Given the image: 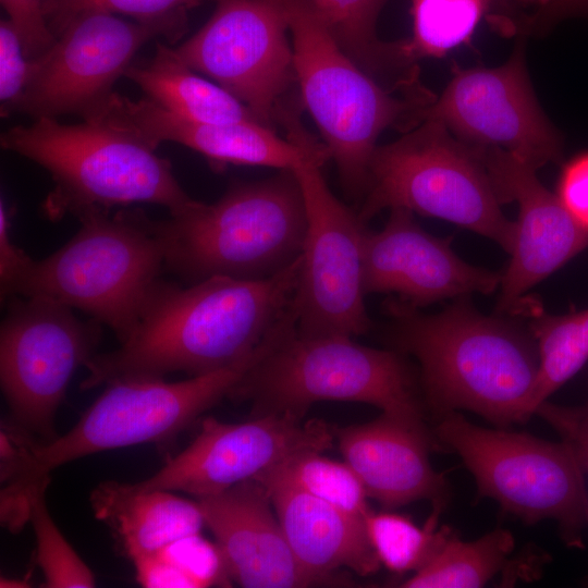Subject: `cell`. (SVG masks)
I'll return each mask as SVG.
<instances>
[{"label":"cell","mask_w":588,"mask_h":588,"mask_svg":"<svg viewBox=\"0 0 588 588\" xmlns=\"http://www.w3.org/2000/svg\"><path fill=\"white\" fill-rule=\"evenodd\" d=\"M299 268L301 257L262 280L212 277L186 286L163 280L131 336L85 364L81 389L175 371L198 376L257 355L294 313Z\"/></svg>","instance_id":"cell-1"},{"label":"cell","mask_w":588,"mask_h":588,"mask_svg":"<svg viewBox=\"0 0 588 588\" xmlns=\"http://www.w3.org/2000/svg\"><path fill=\"white\" fill-rule=\"evenodd\" d=\"M384 311L393 350L416 358L427 403L440 416L465 409L498 427L532 416L538 348L516 317L486 316L467 297L436 314L392 298Z\"/></svg>","instance_id":"cell-2"},{"label":"cell","mask_w":588,"mask_h":588,"mask_svg":"<svg viewBox=\"0 0 588 588\" xmlns=\"http://www.w3.org/2000/svg\"><path fill=\"white\" fill-rule=\"evenodd\" d=\"M292 38L295 79L338 169L344 192L364 197L382 132H407L434 100L424 88L397 96L343 49L308 0H281ZM419 87V86H417ZM415 87V88H417Z\"/></svg>","instance_id":"cell-3"},{"label":"cell","mask_w":588,"mask_h":588,"mask_svg":"<svg viewBox=\"0 0 588 588\" xmlns=\"http://www.w3.org/2000/svg\"><path fill=\"white\" fill-rule=\"evenodd\" d=\"M158 226L167 270L188 284L212 277L262 280L301 257L307 217L295 172L280 170L235 182L212 204L194 199Z\"/></svg>","instance_id":"cell-4"},{"label":"cell","mask_w":588,"mask_h":588,"mask_svg":"<svg viewBox=\"0 0 588 588\" xmlns=\"http://www.w3.org/2000/svg\"><path fill=\"white\" fill-rule=\"evenodd\" d=\"M77 219L76 234L48 257L33 259L2 302L51 298L109 327L123 343L164 280L158 220L138 208L91 210Z\"/></svg>","instance_id":"cell-5"},{"label":"cell","mask_w":588,"mask_h":588,"mask_svg":"<svg viewBox=\"0 0 588 588\" xmlns=\"http://www.w3.org/2000/svg\"><path fill=\"white\" fill-rule=\"evenodd\" d=\"M250 401L252 415L302 420L321 401L366 403L424 426L413 372L395 350L346 335H303L292 320L229 394Z\"/></svg>","instance_id":"cell-6"},{"label":"cell","mask_w":588,"mask_h":588,"mask_svg":"<svg viewBox=\"0 0 588 588\" xmlns=\"http://www.w3.org/2000/svg\"><path fill=\"white\" fill-rule=\"evenodd\" d=\"M0 144L49 172L54 186L41 212L51 221L134 203L160 205L175 215L194 201L177 182L171 162L155 148L98 122L62 124L39 118L30 125L9 128Z\"/></svg>","instance_id":"cell-7"},{"label":"cell","mask_w":588,"mask_h":588,"mask_svg":"<svg viewBox=\"0 0 588 588\" xmlns=\"http://www.w3.org/2000/svg\"><path fill=\"white\" fill-rule=\"evenodd\" d=\"M260 355L181 381L125 378L109 382L65 434L38 442L25 432L16 439L2 474V481L9 483L4 495L23 499L52 469L86 455L170 440L229 396Z\"/></svg>","instance_id":"cell-8"},{"label":"cell","mask_w":588,"mask_h":588,"mask_svg":"<svg viewBox=\"0 0 588 588\" xmlns=\"http://www.w3.org/2000/svg\"><path fill=\"white\" fill-rule=\"evenodd\" d=\"M502 205L477 149L426 118L397 140L377 146L357 213L367 223L383 209L404 208L480 234L510 254L516 226Z\"/></svg>","instance_id":"cell-9"},{"label":"cell","mask_w":588,"mask_h":588,"mask_svg":"<svg viewBox=\"0 0 588 588\" xmlns=\"http://www.w3.org/2000/svg\"><path fill=\"white\" fill-rule=\"evenodd\" d=\"M434 433L474 476L481 497L524 523H556L569 548H584L588 527L585 470L565 440L546 441L526 433L489 429L457 412L441 416Z\"/></svg>","instance_id":"cell-10"},{"label":"cell","mask_w":588,"mask_h":588,"mask_svg":"<svg viewBox=\"0 0 588 588\" xmlns=\"http://www.w3.org/2000/svg\"><path fill=\"white\" fill-rule=\"evenodd\" d=\"M0 328L1 388L15 422L42 441L75 370L95 355L102 323L42 296H12Z\"/></svg>","instance_id":"cell-11"},{"label":"cell","mask_w":588,"mask_h":588,"mask_svg":"<svg viewBox=\"0 0 588 588\" xmlns=\"http://www.w3.org/2000/svg\"><path fill=\"white\" fill-rule=\"evenodd\" d=\"M307 217L293 308L303 335L366 333L371 321L365 306L364 240L366 223L328 187L321 166L293 170Z\"/></svg>","instance_id":"cell-12"},{"label":"cell","mask_w":588,"mask_h":588,"mask_svg":"<svg viewBox=\"0 0 588 588\" xmlns=\"http://www.w3.org/2000/svg\"><path fill=\"white\" fill-rule=\"evenodd\" d=\"M186 28L187 15L155 21H126L107 12L76 16L33 59V76L15 110L35 119L83 117L112 93L146 42L158 37L174 42Z\"/></svg>","instance_id":"cell-13"},{"label":"cell","mask_w":588,"mask_h":588,"mask_svg":"<svg viewBox=\"0 0 588 588\" xmlns=\"http://www.w3.org/2000/svg\"><path fill=\"white\" fill-rule=\"evenodd\" d=\"M210 19L175 51L271 126L296 82L281 0H217Z\"/></svg>","instance_id":"cell-14"},{"label":"cell","mask_w":588,"mask_h":588,"mask_svg":"<svg viewBox=\"0 0 588 588\" xmlns=\"http://www.w3.org/2000/svg\"><path fill=\"white\" fill-rule=\"evenodd\" d=\"M497 68H453L444 91L426 111L462 142L501 149L530 168L556 162L562 138L540 108L524 50Z\"/></svg>","instance_id":"cell-15"},{"label":"cell","mask_w":588,"mask_h":588,"mask_svg":"<svg viewBox=\"0 0 588 588\" xmlns=\"http://www.w3.org/2000/svg\"><path fill=\"white\" fill-rule=\"evenodd\" d=\"M334 428L318 419L278 415L226 424L204 419L193 442L151 477L130 483L136 490L182 491L199 498L254 479L307 451L331 448Z\"/></svg>","instance_id":"cell-16"},{"label":"cell","mask_w":588,"mask_h":588,"mask_svg":"<svg viewBox=\"0 0 588 588\" xmlns=\"http://www.w3.org/2000/svg\"><path fill=\"white\" fill-rule=\"evenodd\" d=\"M83 118L137 137L155 149L163 142L186 146L204 156L216 171L228 166L294 170L307 163L322 166L330 159L324 144L310 137L292 112L283 119L285 138L259 121L194 122L146 96L133 100L114 91Z\"/></svg>","instance_id":"cell-17"},{"label":"cell","mask_w":588,"mask_h":588,"mask_svg":"<svg viewBox=\"0 0 588 588\" xmlns=\"http://www.w3.org/2000/svg\"><path fill=\"white\" fill-rule=\"evenodd\" d=\"M413 215L404 208H392L380 231L366 230V295L393 294L401 303L420 309L441 301L497 290L500 273L461 259L451 248V237L428 233Z\"/></svg>","instance_id":"cell-18"},{"label":"cell","mask_w":588,"mask_h":588,"mask_svg":"<svg viewBox=\"0 0 588 588\" xmlns=\"http://www.w3.org/2000/svg\"><path fill=\"white\" fill-rule=\"evenodd\" d=\"M502 201L518 217L511 260L501 278L497 313L510 315L526 293L588 246L580 228L536 175L535 169L492 147L474 146Z\"/></svg>","instance_id":"cell-19"},{"label":"cell","mask_w":588,"mask_h":588,"mask_svg":"<svg viewBox=\"0 0 588 588\" xmlns=\"http://www.w3.org/2000/svg\"><path fill=\"white\" fill-rule=\"evenodd\" d=\"M226 572L247 588H295L317 584L298 564L264 485L248 479L197 499Z\"/></svg>","instance_id":"cell-20"},{"label":"cell","mask_w":588,"mask_h":588,"mask_svg":"<svg viewBox=\"0 0 588 588\" xmlns=\"http://www.w3.org/2000/svg\"><path fill=\"white\" fill-rule=\"evenodd\" d=\"M334 433L368 497L385 507L422 499L444 506L448 483L430 464L425 426L382 414L367 424L334 428Z\"/></svg>","instance_id":"cell-21"},{"label":"cell","mask_w":588,"mask_h":588,"mask_svg":"<svg viewBox=\"0 0 588 588\" xmlns=\"http://www.w3.org/2000/svg\"><path fill=\"white\" fill-rule=\"evenodd\" d=\"M254 479L268 491L292 552L317 584L329 583L341 567L360 576L379 569L381 563L367 535L365 517L313 497L275 469Z\"/></svg>","instance_id":"cell-22"},{"label":"cell","mask_w":588,"mask_h":588,"mask_svg":"<svg viewBox=\"0 0 588 588\" xmlns=\"http://www.w3.org/2000/svg\"><path fill=\"white\" fill-rule=\"evenodd\" d=\"M95 516L115 531L132 559L154 553L205 524L198 502L168 490H136L130 483L105 481L90 495Z\"/></svg>","instance_id":"cell-23"},{"label":"cell","mask_w":588,"mask_h":588,"mask_svg":"<svg viewBox=\"0 0 588 588\" xmlns=\"http://www.w3.org/2000/svg\"><path fill=\"white\" fill-rule=\"evenodd\" d=\"M124 76L138 85L147 98L189 121H259L244 103L219 85L200 77L175 49L162 42L156 44L150 60L142 64L132 63Z\"/></svg>","instance_id":"cell-24"},{"label":"cell","mask_w":588,"mask_h":588,"mask_svg":"<svg viewBox=\"0 0 588 588\" xmlns=\"http://www.w3.org/2000/svg\"><path fill=\"white\" fill-rule=\"evenodd\" d=\"M509 316L527 319L537 344L539 369L530 400L535 415L588 362V309L554 316L544 313L538 298L525 295Z\"/></svg>","instance_id":"cell-25"},{"label":"cell","mask_w":588,"mask_h":588,"mask_svg":"<svg viewBox=\"0 0 588 588\" xmlns=\"http://www.w3.org/2000/svg\"><path fill=\"white\" fill-rule=\"evenodd\" d=\"M515 547L510 530H494L464 541L451 534L432 556L400 587L405 588H479L503 567Z\"/></svg>","instance_id":"cell-26"},{"label":"cell","mask_w":588,"mask_h":588,"mask_svg":"<svg viewBox=\"0 0 588 588\" xmlns=\"http://www.w3.org/2000/svg\"><path fill=\"white\" fill-rule=\"evenodd\" d=\"M343 49L367 73L405 65L400 44L376 35L378 16L388 0H308Z\"/></svg>","instance_id":"cell-27"},{"label":"cell","mask_w":588,"mask_h":588,"mask_svg":"<svg viewBox=\"0 0 588 588\" xmlns=\"http://www.w3.org/2000/svg\"><path fill=\"white\" fill-rule=\"evenodd\" d=\"M491 0H412L413 34L400 41L405 60L439 58L467 42Z\"/></svg>","instance_id":"cell-28"},{"label":"cell","mask_w":588,"mask_h":588,"mask_svg":"<svg viewBox=\"0 0 588 588\" xmlns=\"http://www.w3.org/2000/svg\"><path fill=\"white\" fill-rule=\"evenodd\" d=\"M441 511V506H433L420 527L406 516L369 510L364 518L365 526L381 565L397 574L416 572L424 566L452 531L446 526L438 528Z\"/></svg>","instance_id":"cell-29"},{"label":"cell","mask_w":588,"mask_h":588,"mask_svg":"<svg viewBox=\"0 0 588 588\" xmlns=\"http://www.w3.org/2000/svg\"><path fill=\"white\" fill-rule=\"evenodd\" d=\"M318 451L297 454L278 467V473L313 497L356 517L368 513L367 492L352 467L322 456Z\"/></svg>","instance_id":"cell-30"},{"label":"cell","mask_w":588,"mask_h":588,"mask_svg":"<svg viewBox=\"0 0 588 588\" xmlns=\"http://www.w3.org/2000/svg\"><path fill=\"white\" fill-rule=\"evenodd\" d=\"M49 478L34 483L26 492L27 519L34 528L37 559L45 587L87 588L95 586L91 569L79 558L57 527L46 505Z\"/></svg>","instance_id":"cell-31"},{"label":"cell","mask_w":588,"mask_h":588,"mask_svg":"<svg viewBox=\"0 0 588 588\" xmlns=\"http://www.w3.org/2000/svg\"><path fill=\"white\" fill-rule=\"evenodd\" d=\"M204 0H42V12L57 36L76 16L90 12L123 14L137 21H155L179 15Z\"/></svg>","instance_id":"cell-32"},{"label":"cell","mask_w":588,"mask_h":588,"mask_svg":"<svg viewBox=\"0 0 588 588\" xmlns=\"http://www.w3.org/2000/svg\"><path fill=\"white\" fill-rule=\"evenodd\" d=\"M154 553L181 573L189 588L229 583L230 576L217 543L204 539L200 532L182 537Z\"/></svg>","instance_id":"cell-33"},{"label":"cell","mask_w":588,"mask_h":588,"mask_svg":"<svg viewBox=\"0 0 588 588\" xmlns=\"http://www.w3.org/2000/svg\"><path fill=\"white\" fill-rule=\"evenodd\" d=\"M34 60L26 57L11 21L0 23V100L2 113L15 110L33 76Z\"/></svg>","instance_id":"cell-34"},{"label":"cell","mask_w":588,"mask_h":588,"mask_svg":"<svg viewBox=\"0 0 588 588\" xmlns=\"http://www.w3.org/2000/svg\"><path fill=\"white\" fill-rule=\"evenodd\" d=\"M27 58L35 59L56 41L42 12V0H1Z\"/></svg>","instance_id":"cell-35"},{"label":"cell","mask_w":588,"mask_h":588,"mask_svg":"<svg viewBox=\"0 0 588 588\" xmlns=\"http://www.w3.org/2000/svg\"><path fill=\"white\" fill-rule=\"evenodd\" d=\"M536 415L548 421L574 448L588 475V399L583 406L575 408L546 401L537 408Z\"/></svg>","instance_id":"cell-36"},{"label":"cell","mask_w":588,"mask_h":588,"mask_svg":"<svg viewBox=\"0 0 588 588\" xmlns=\"http://www.w3.org/2000/svg\"><path fill=\"white\" fill-rule=\"evenodd\" d=\"M556 195L571 217L588 232V152L564 166Z\"/></svg>","instance_id":"cell-37"},{"label":"cell","mask_w":588,"mask_h":588,"mask_svg":"<svg viewBox=\"0 0 588 588\" xmlns=\"http://www.w3.org/2000/svg\"><path fill=\"white\" fill-rule=\"evenodd\" d=\"M33 259L17 247L10 235V220L5 206H0V293L3 301L12 285Z\"/></svg>","instance_id":"cell-38"},{"label":"cell","mask_w":588,"mask_h":588,"mask_svg":"<svg viewBox=\"0 0 588 588\" xmlns=\"http://www.w3.org/2000/svg\"><path fill=\"white\" fill-rule=\"evenodd\" d=\"M546 21H555L571 15H588V0H548L540 9Z\"/></svg>","instance_id":"cell-39"},{"label":"cell","mask_w":588,"mask_h":588,"mask_svg":"<svg viewBox=\"0 0 588 588\" xmlns=\"http://www.w3.org/2000/svg\"><path fill=\"white\" fill-rule=\"evenodd\" d=\"M523 1H525L527 3L536 4V5L540 7V9H542L548 2V0H523Z\"/></svg>","instance_id":"cell-40"},{"label":"cell","mask_w":588,"mask_h":588,"mask_svg":"<svg viewBox=\"0 0 588 588\" xmlns=\"http://www.w3.org/2000/svg\"><path fill=\"white\" fill-rule=\"evenodd\" d=\"M5 426H7V425H5ZM3 427H4V426H2V428H3ZM20 427H21V426H20ZM2 428H1V430H2ZM25 505H26V504H25ZM24 507H25V506H24ZM24 507H21V509H24ZM21 509H15V510H12V509H11V510H12V511H17V510H21Z\"/></svg>","instance_id":"cell-41"}]
</instances>
